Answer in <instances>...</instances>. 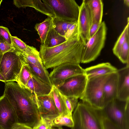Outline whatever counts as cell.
<instances>
[{
  "label": "cell",
  "instance_id": "7",
  "mask_svg": "<svg viewBox=\"0 0 129 129\" xmlns=\"http://www.w3.org/2000/svg\"><path fill=\"white\" fill-rule=\"evenodd\" d=\"M107 33L106 24L104 21H102L98 30L84 45L81 63H89L98 57L104 47Z\"/></svg>",
  "mask_w": 129,
  "mask_h": 129
},
{
  "label": "cell",
  "instance_id": "23",
  "mask_svg": "<svg viewBox=\"0 0 129 129\" xmlns=\"http://www.w3.org/2000/svg\"><path fill=\"white\" fill-rule=\"evenodd\" d=\"M52 26V18L49 17L42 22L35 25V28L40 37L41 44L44 43L49 31Z\"/></svg>",
  "mask_w": 129,
  "mask_h": 129
},
{
  "label": "cell",
  "instance_id": "40",
  "mask_svg": "<svg viewBox=\"0 0 129 129\" xmlns=\"http://www.w3.org/2000/svg\"><path fill=\"white\" fill-rule=\"evenodd\" d=\"M3 55L1 53L0 51V62L1 61L2 58V56H3Z\"/></svg>",
  "mask_w": 129,
  "mask_h": 129
},
{
  "label": "cell",
  "instance_id": "25",
  "mask_svg": "<svg viewBox=\"0 0 129 129\" xmlns=\"http://www.w3.org/2000/svg\"><path fill=\"white\" fill-rule=\"evenodd\" d=\"M127 23L118 38L114 47L112 51L113 54L118 58L122 47L127 36L129 35V18L127 19Z\"/></svg>",
  "mask_w": 129,
  "mask_h": 129
},
{
  "label": "cell",
  "instance_id": "39",
  "mask_svg": "<svg viewBox=\"0 0 129 129\" xmlns=\"http://www.w3.org/2000/svg\"><path fill=\"white\" fill-rule=\"evenodd\" d=\"M0 81L4 82L5 83L6 82L0 73Z\"/></svg>",
  "mask_w": 129,
  "mask_h": 129
},
{
  "label": "cell",
  "instance_id": "12",
  "mask_svg": "<svg viewBox=\"0 0 129 129\" xmlns=\"http://www.w3.org/2000/svg\"><path fill=\"white\" fill-rule=\"evenodd\" d=\"M18 123L15 111L7 98L0 96V129H11Z\"/></svg>",
  "mask_w": 129,
  "mask_h": 129
},
{
  "label": "cell",
  "instance_id": "21",
  "mask_svg": "<svg viewBox=\"0 0 129 129\" xmlns=\"http://www.w3.org/2000/svg\"><path fill=\"white\" fill-rule=\"evenodd\" d=\"M89 7L93 22L101 23L103 14V4L101 0H87Z\"/></svg>",
  "mask_w": 129,
  "mask_h": 129
},
{
  "label": "cell",
  "instance_id": "28",
  "mask_svg": "<svg viewBox=\"0 0 129 129\" xmlns=\"http://www.w3.org/2000/svg\"><path fill=\"white\" fill-rule=\"evenodd\" d=\"M32 76L33 75L28 65L26 63L22 67L17 82L20 85L25 88L28 81Z\"/></svg>",
  "mask_w": 129,
  "mask_h": 129
},
{
  "label": "cell",
  "instance_id": "35",
  "mask_svg": "<svg viewBox=\"0 0 129 129\" xmlns=\"http://www.w3.org/2000/svg\"><path fill=\"white\" fill-rule=\"evenodd\" d=\"M103 123L104 129H119L113 123L105 118L104 116Z\"/></svg>",
  "mask_w": 129,
  "mask_h": 129
},
{
  "label": "cell",
  "instance_id": "18",
  "mask_svg": "<svg viewBox=\"0 0 129 129\" xmlns=\"http://www.w3.org/2000/svg\"><path fill=\"white\" fill-rule=\"evenodd\" d=\"M118 69L108 62L101 63L84 69V74L87 79L116 72Z\"/></svg>",
  "mask_w": 129,
  "mask_h": 129
},
{
  "label": "cell",
  "instance_id": "17",
  "mask_svg": "<svg viewBox=\"0 0 129 129\" xmlns=\"http://www.w3.org/2000/svg\"><path fill=\"white\" fill-rule=\"evenodd\" d=\"M42 1L40 0H14L13 3L14 5L19 8L32 7L48 17L52 18L55 17L54 13L50 6Z\"/></svg>",
  "mask_w": 129,
  "mask_h": 129
},
{
  "label": "cell",
  "instance_id": "9",
  "mask_svg": "<svg viewBox=\"0 0 129 129\" xmlns=\"http://www.w3.org/2000/svg\"><path fill=\"white\" fill-rule=\"evenodd\" d=\"M83 74H84V69L79 64L68 63L53 68L49 74V76L53 85L57 88L66 79Z\"/></svg>",
  "mask_w": 129,
  "mask_h": 129
},
{
  "label": "cell",
  "instance_id": "31",
  "mask_svg": "<svg viewBox=\"0 0 129 129\" xmlns=\"http://www.w3.org/2000/svg\"><path fill=\"white\" fill-rule=\"evenodd\" d=\"M11 36L8 28L0 26V41L6 42L12 46Z\"/></svg>",
  "mask_w": 129,
  "mask_h": 129
},
{
  "label": "cell",
  "instance_id": "36",
  "mask_svg": "<svg viewBox=\"0 0 129 129\" xmlns=\"http://www.w3.org/2000/svg\"><path fill=\"white\" fill-rule=\"evenodd\" d=\"M101 24L97 22H92L89 30V35L90 38L96 33Z\"/></svg>",
  "mask_w": 129,
  "mask_h": 129
},
{
  "label": "cell",
  "instance_id": "14",
  "mask_svg": "<svg viewBox=\"0 0 129 129\" xmlns=\"http://www.w3.org/2000/svg\"><path fill=\"white\" fill-rule=\"evenodd\" d=\"M23 54L33 75L52 87L53 85L50 78L49 74L44 66L40 55Z\"/></svg>",
  "mask_w": 129,
  "mask_h": 129
},
{
  "label": "cell",
  "instance_id": "26",
  "mask_svg": "<svg viewBox=\"0 0 129 129\" xmlns=\"http://www.w3.org/2000/svg\"><path fill=\"white\" fill-rule=\"evenodd\" d=\"M51 124L52 127L58 128L61 127L63 126L72 127L74 124L72 115L69 113L60 115L52 121Z\"/></svg>",
  "mask_w": 129,
  "mask_h": 129
},
{
  "label": "cell",
  "instance_id": "6",
  "mask_svg": "<svg viewBox=\"0 0 129 129\" xmlns=\"http://www.w3.org/2000/svg\"><path fill=\"white\" fill-rule=\"evenodd\" d=\"M110 75L87 79L84 92L80 99L94 108L102 109L104 106V85Z\"/></svg>",
  "mask_w": 129,
  "mask_h": 129
},
{
  "label": "cell",
  "instance_id": "13",
  "mask_svg": "<svg viewBox=\"0 0 129 129\" xmlns=\"http://www.w3.org/2000/svg\"><path fill=\"white\" fill-rule=\"evenodd\" d=\"M37 102L40 117L51 122L60 115L51 92L47 95L37 96Z\"/></svg>",
  "mask_w": 129,
  "mask_h": 129
},
{
  "label": "cell",
  "instance_id": "38",
  "mask_svg": "<svg viewBox=\"0 0 129 129\" xmlns=\"http://www.w3.org/2000/svg\"><path fill=\"white\" fill-rule=\"evenodd\" d=\"M124 4L127 7L129 6V0H124L123 1Z\"/></svg>",
  "mask_w": 129,
  "mask_h": 129
},
{
  "label": "cell",
  "instance_id": "5",
  "mask_svg": "<svg viewBox=\"0 0 129 129\" xmlns=\"http://www.w3.org/2000/svg\"><path fill=\"white\" fill-rule=\"evenodd\" d=\"M26 63L24 54L14 49L4 54L0 62V73L6 82H17L22 67Z\"/></svg>",
  "mask_w": 129,
  "mask_h": 129
},
{
  "label": "cell",
  "instance_id": "32",
  "mask_svg": "<svg viewBox=\"0 0 129 129\" xmlns=\"http://www.w3.org/2000/svg\"><path fill=\"white\" fill-rule=\"evenodd\" d=\"M77 22L74 23L68 29L64 37L67 40L78 35Z\"/></svg>",
  "mask_w": 129,
  "mask_h": 129
},
{
  "label": "cell",
  "instance_id": "42",
  "mask_svg": "<svg viewBox=\"0 0 129 129\" xmlns=\"http://www.w3.org/2000/svg\"><path fill=\"white\" fill-rule=\"evenodd\" d=\"M2 1H3L2 0H0V7L1 5V4L2 2Z\"/></svg>",
  "mask_w": 129,
  "mask_h": 129
},
{
  "label": "cell",
  "instance_id": "3",
  "mask_svg": "<svg viewBox=\"0 0 129 129\" xmlns=\"http://www.w3.org/2000/svg\"><path fill=\"white\" fill-rule=\"evenodd\" d=\"M72 117L74 124L71 129H104L102 109L82 101L78 103Z\"/></svg>",
  "mask_w": 129,
  "mask_h": 129
},
{
  "label": "cell",
  "instance_id": "10",
  "mask_svg": "<svg viewBox=\"0 0 129 129\" xmlns=\"http://www.w3.org/2000/svg\"><path fill=\"white\" fill-rule=\"evenodd\" d=\"M87 80L84 74L77 75L66 79L57 88L66 96L80 99L84 92Z\"/></svg>",
  "mask_w": 129,
  "mask_h": 129
},
{
  "label": "cell",
  "instance_id": "24",
  "mask_svg": "<svg viewBox=\"0 0 129 129\" xmlns=\"http://www.w3.org/2000/svg\"><path fill=\"white\" fill-rule=\"evenodd\" d=\"M51 93L60 115L68 113L65 103L60 93L57 88L53 85L52 86Z\"/></svg>",
  "mask_w": 129,
  "mask_h": 129
},
{
  "label": "cell",
  "instance_id": "11",
  "mask_svg": "<svg viewBox=\"0 0 129 129\" xmlns=\"http://www.w3.org/2000/svg\"><path fill=\"white\" fill-rule=\"evenodd\" d=\"M92 22L91 11L87 0H83L80 6L77 22L78 36L85 45L90 38L89 32Z\"/></svg>",
  "mask_w": 129,
  "mask_h": 129
},
{
  "label": "cell",
  "instance_id": "41",
  "mask_svg": "<svg viewBox=\"0 0 129 129\" xmlns=\"http://www.w3.org/2000/svg\"><path fill=\"white\" fill-rule=\"evenodd\" d=\"M55 129H63L61 127L58 128H55Z\"/></svg>",
  "mask_w": 129,
  "mask_h": 129
},
{
  "label": "cell",
  "instance_id": "19",
  "mask_svg": "<svg viewBox=\"0 0 129 129\" xmlns=\"http://www.w3.org/2000/svg\"><path fill=\"white\" fill-rule=\"evenodd\" d=\"M52 87L33 75L25 88L37 96H39L49 94L51 91Z\"/></svg>",
  "mask_w": 129,
  "mask_h": 129
},
{
  "label": "cell",
  "instance_id": "15",
  "mask_svg": "<svg viewBox=\"0 0 129 129\" xmlns=\"http://www.w3.org/2000/svg\"><path fill=\"white\" fill-rule=\"evenodd\" d=\"M117 98L122 101L129 99V63L124 67L118 70Z\"/></svg>",
  "mask_w": 129,
  "mask_h": 129
},
{
  "label": "cell",
  "instance_id": "8",
  "mask_svg": "<svg viewBox=\"0 0 129 129\" xmlns=\"http://www.w3.org/2000/svg\"><path fill=\"white\" fill-rule=\"evenodd\" d=\"M51 8L55 17L72 23L77 22L80 9L74 0H43Z\"/></svg>",
  "mask_w": 129,
  "mask_h": 129
},
{
  "label": "cell",
  "instance_id": "22",
  "mask_svg": "<svg viewBox=\"0 0 129 129\" xmlns=\"http://www.w3.org/2000/svg\"><path fill=\"white\" fill-rule=\"evenodd\" d=\"M67 40L64 36L58 33L52 26L49 31L44 43L41 45L46 48H51L59 45Z\"/></svg>",
  "mask_w": 129,
  "mask_h": 129
},
{
  "label": "cell",
  "instance_id": "43",
  "mask_svg": "<svg viewBox=\"0 0 129 129\" xmlns=\"http://www.w3.org/2000/svg\"><path fill=\"white\" fill-rule=\"evenodd\" d=\"M52 129H54V128H52Z\"/></svg>",
  "mask_w": 129,
  "mask_h": 129
},
{
  "label": "cell",
  "instance_id": "30",
  "mask_svg": "<svg viewBox=\"0 0 129 129\" xmlns=\"http://www.w3.org/2000/svg\"><path fill=\"white\" fill-rule=\"evenodd\" d=\"M60 94L68 113L72 114V112L77 107L78 103V99L74 97H67Z\"/></svg>",
  "mask_w": 129,
  "mask_h": 129
},
{
  "label": "cell",
  "instance_id": "16",
  "mask_svg": "<svg viewBox=\"0 0 129 129\" xmlns=\"http://www.w3.org/2000/svg\"><path fill=\"white\" fill-rule=\"evenodd\" d=\"M118 82V75L117 72L110 74L105 82L103 89L104 106L117 98Z\"/></svg>",
  "mask_w": 129,
  "mask_h": 129
},
{
  "label": "cell",
  "instance_id": "37",
  "mask_svg": "<svg viewBox=\"0 0 129 129\" xmlns=\"http://www.w3.org/2000/svg\"><path fill=\"white\" fill-rule=\"evenodd\" d=\"M11 129H33V128L25 125L17 123Z\"/></svg>",
  "mask_w": 129,
  "mask_h": 129
},
{
  "label": "cell",
  "instance_id": "34",
  "mask_svg": "<svg viewBox=\"0 0 129 129\" xmlns=\"http://www.w3.org/2000/svg\"><path fill=\"white\" fill-rule=\"evenodd\" d=\"M14 50V48L12 45L6 42L0 41V51L3 55Z\"/></svg>",
  "mask_w": 129,
  "mask_h": 129
},
{
  "label": "cell",
  "instance_id": "20",
  "mask_svg": "<svg viewBox=\"0 0 129 129\" xmlns=\"http://www.w3.org/2000/svg\"><path fill=\"white\" fill-rule=\"evenodd\" d=\"M11 39L12 46L16 50L25 54L40 55L36 48L27 45L17 36H12Z\"/></svg>",
  "mask_w": 129,
  "mask_h": 129
},
{
  "label": "cell",
  "instance_id": "29",
  "mask_svg": "<svg viewBox=\"0 0 129 129\" xmlns=\"http://www.w3.org/2000/svg\"><path fill=\"white\" fill-rule=\"evenodd\" d=\"M129 35L126 37L121 50L118 58L123 63H129Z\"/></svg>",
  "mask_w": 129,
  "mask_h": 129
},
{
  "label": "cell",
  "instance_id": "33",
  "mask_svg": "<svg viewBox=\"0 0 129 129\" xmlns=\"http://www.w3.org/2000/svg\"><path fill=\"white\" fill-rule=\"evenodd\" d=\"M51 122L42 117L33 129H52Z\"/></svg>",
  "mask_w": 129,
  "mask_h": 129
},
{
  "label": "cell",
  "instance_id": "2",
  "mask_svg": "<svg viewBox=\"0 0 129 129\" xmlns=\"http://www.w3.org/2000/svg\"><path fill=\"white\" fill-rule=\"evenodd\" d=\"M84 45L77 35L53 47L46 48L41 45L39 55L46 69L66 63L79 64Z\"/></svg>",
  "mask_w": 129,
  "mask_h": 129
},
{
  "label": "cell",
  "instance_id": "1",
  "mask_svg": "<svg viewBox=\"0 0 129 129\" xmlns=\"http://www.w3.org/2000/svg\"><path fill=\"white\" fill-rule=\"evenodd\" d=\"M8 99L16 113L18 123L34 128L41 119L37 96L14 82L5 83L3 94Z\"/></svg>",
  "mask_w": 129,
  "mask_h": 129
},
{
  "label": "cell",
  "instance_id": "27",
  "mask_svg": "<svg viewBox=\"0 0 129 129\" xmlns=\"http://www.w3.org/2000/svg\"><path fill=\"white\" fill-rule=\"evenodd\" d=\"M52 19L53 27L58 33L64 37L69 28L74 23L70 22L56 17Z\"/></svg>",
  "mask_w": 129,
  "mask_h": 129
},
{
  "label": "cell",
  "instance_id": "4",
  "mask_svg": "<svg viewBox=\"0 0 129 129\" xmlns=\"http://www.w3.org/2000/svg\"><path fill=\"white\" fill-rule=\"evenodd\" d=\"M102 110L104 117L119 129H129V99L116 98L105 105Z\"/></svg>",
  "mask_w": 129,
  "mask_h": 129
}]
</instances>
